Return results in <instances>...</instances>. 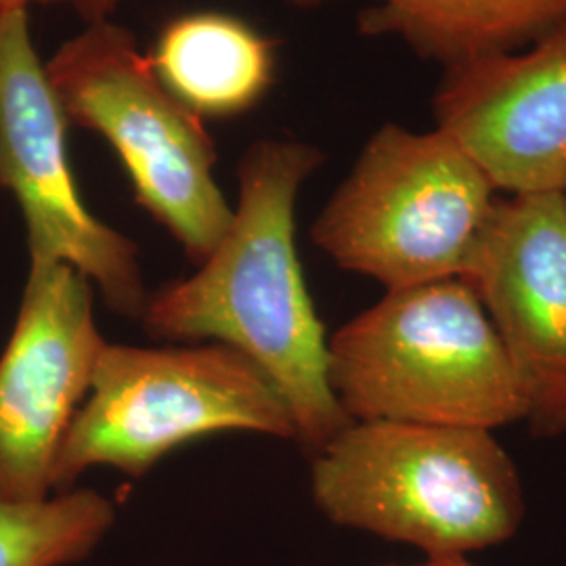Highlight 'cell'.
I'll return each mask as SVG.
<instances>
[{
    "mask_svg": "<svg viewBox=\"0 0 566 566\" xmlns=\"http://www.w3.org/2000/svg\"><path fill=\"white\" fill-rule=\"evenodd\" d=\"M324 163L311 143H252L223 240L193 275L149 292L139 319L154 340L227 344L250 357L280 390L311 455L350 424L329 386V336L296 248L298 196Z\"/></svg>",
    "mask_w": 566,
    "mask_h": 566,
    "instance_id": "cell-1",
    "label": "cell"
},
{
    "mask_svg": "<svg viewBox=\"0 0 566 566\" xmlns=\"http://www.w3.org/2000/svg\"><path fill=\"white\" fill-rule=\"evenodd\" d=\"M308 489L332 525L424 556L502 546L525 521L518 468L476 428L350 422L311 455Z\"/></svg>",
    "mask_w": 566,
    "mask_h": 566,
    "instance_id": "cell-2",
    "label": "cell"
},
{
    "mask_svg": "<svg viewBox=\"0 0 566 566\" xmlns=\"http://www.w3.org/2000/svg\"><path fill=\"white\" fill-rule=\"evenodd\" d=\"M327 376L350 422L495 432L526 420L516 371L462 277L386 290L327 338Z\"/></svg>",
    "mask_w": 566,
    "mask_h": 566,
    "instance_id": "cell-3",
    "label": "cell"
},
{
    "mask_svg": "<svg viewBox=\"0 0 566 566\" xmlns=\"http://www.w3.org/2000/svg\"><path fill=\"white\" fill-rule=\"evenodd\" d=\"M217 432H254L296 443L280 390L259 365L219 343L105 344L91 390L67 428L55 493L88 468L147 476L175 449Z\"/></svg>",
    "mask_w": 566,
    "mask_h": 566,
    "instance_id": "cell-4",
    "label": "cell"
},
{
    "mask_svg": "<svg viewBox=\"0 0 566 566\" xmlns=\"http://www.w3.org/2000/svg\"><path fill=\"white\" fill-rule=\"evenodd\" d=\"M495 191L446 130L386 122L311 224V240L386 290L462 277Z\"/></svg>",
    "mask_w": 566,
    "mask_h": 566,
    "instance_id": "cell-5",
    "label": "cell"
},
{
    "mask_svg": "<svg viewBox=\"0 0 566 566\" xmlns=\"http://www.w3.org/2000/svg\"><path fill=\"white\" fill-rule=\"evenodd\" d=\"M70 126L102 135L135 202L200 266L229 229L233 206L214 177L219 149L206 122L156 76L120 23H88L44 63Z\"/></svg>",
    "mask_w": 566,
    "mask_h": 566,
    "instance_id": "cell-6",
    "label": "cell"
},
{
    "mask_svg": "<svg viewBox=\"0 0 566 566\" xmlns=\"http://www.w3.org/2000/svg\"><path fill=\"white\" fill-rule=\"evenodd\" d=\"M67 126L28 9L0 11V189L20 206L28 256L78 269L107 308L139 322L149 298L139 248L82 202Z\"/></svg>",
    "mask_w": 566,
    "mask_h": 566,
    "instance_id": "cell-7",
    "label": "cell"
},
{
    "mask_svg": "<svg viewBox=\"0 0 566 566\" xmlns=\"http://www.w3.org/2000/svg\"><path fill=\"white\" fill-rule=\"evenodd\" d=\"M105 344L93 283L70 264L30 261L0 355V502L39 504L55 495L61 443Z\"/></svg>",
    "mask_w": 566,
    "mask_h": 566,
    "instance_id": "cell-8",
    "label": "cell"
},
{
    "mask_svg": "<svg viewBox=\"0 0 566 566\" xmlns=\"http://www.w3.org/2000/svg\"><path fill=\"white\" fill-rule=\"evenodd\" d=\"M542 439L566 434V202L563 191L495 200L465 264Z\"/></svg>",
    "mask_w": 566,
    "mask_h": 566,
    "instance_id": "cell-9",
    "label": "cell"
},
{
    "mask_svg": "<svg viewBox=\"0 0 566 566\" xmlns=\"http://www.w3.org/2000/svg\"><path fill=\"white\" fill-rule=\"evenodd\" d=\"M432 114L497 191H563L566 21L526 49L446 70Z\"/></svg>",
    "mask_w": 566,
    "mask_h": 566,
    "instance_id": "cell-10",
    "label": "cell"
},
{
    "mask_svg": "<svg viewBox=\"0 0 566 566\" xmlns=\"http://www.w3.org/2000/svg\"><path fill=\"white\" fill-rule=\"evenodd\" d=\"M147 57L164 86L203 122L248 114L277 74V42L221 11L168 21Z\"/></svg>",
    "mask_w": 566,
    "mask_h": 566,
    "instance_id": "cell-11",
    "label": "cell"
},
{
    "mask_svg": "<svg viewBox=\"0 0 566 566\" xmlns=\"http://www.w3.org/2000/svg\"><path fill=\"white\" fill-rule=\"evenodd\" d=\"M317 9L336 0H285ZM566 21V0H378L357 18L359 34L397 39L446 70L526 49Z\"/></svg>",
    "mask_w": 566,
    "mask_h": 566,
    "instance_id": "cell-12",
    "label": "cell"
},
{
    "mask_svg": "<svg viewBox=\"0 0 566 566\" xmlns=\"http://www.w3.org/2000/svg\"><path fill=\"white\" fill-rule=\"evenodd\" d=\"M116 504L95 489H67L39 504L0 502V566H72L116 525Z\"/></svg>",
    "mask_w": 566,
    "mask_h": 566,
    "instance_id": "cell-13",
    "label": "cell"
},
{
    "mask_svg": "<svg viewBox=\"0 0 566 566\" xmlns=\"http://www.w3.org/2000/svg\"><path fill=\"white\" fill-rule=\"evenodd\" d=\"M120 2L122 0H72V7L81 15V20L88 25V23L112 20Z\"/></svg>",
    "mask_w": 566,
    "mask_h": 566,
    "instance_id": "cell-14",
    "label": "cell"
},
{
    "mask_svg": "<svg viewBox=\"0 0 566 566\" xmlns=\"http://www.w3.org/2000/svg\"><path fill=\"white\" fill-rule=\"evenodd\" d=\"M399 566V565H392ZM409 566H474L468 556H426L424 563Z\"/></svg>",
    "mask_w": 566,
    "mask_h": 566,
    "instance_id": "cell-15",
    "label": "cell"
},
{
    "mask_svg": "<svg viewBox=\"0 0 566 566\" xmlns=\"http://www.w3.org/2000/svg\"><path fill=\"white\" fill-rule=\"evenodd\" d=\"M32 4H72V0H0V11L30 9Z\"/></svg>",
    "mask_w": 566,
    "mask_h": 566,
    "instance_id": "cell-16",
    "label": "cell"
},
{
    "mask_svg": "<svg viewBox=\"0 0 566 566\" xmlns=\"http://www.w3.org/2000/svg\"><path fill=\"white\" fill-rule=\"evenodd\" d=\"M563 196H565V202H566V185H565V189H563Z\"/></svg>",
    "mask_w": 566,
    "mask_h": 566,
    "instance_id": "cell-17",
    "label": "cell"
}]
</instances>
